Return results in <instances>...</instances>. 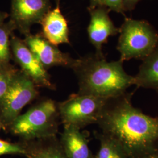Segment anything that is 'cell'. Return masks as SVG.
Segmentation results:
<instances>
[{
  "label": "cell",
  "mask_w": 158,
  "mask_h": 158,
  "mask_svg": "<svg viewBox=\"0 0 158 158\" xmlns=\"http://www.w3.org/2000/svg\"><path fill=\"white\" fill-rule=\"evenodd\" d=\"M125 93L106 100L97 124L118 142L129 158H143L158 150V117L134 107Z\"/></svg>",
  "instance_id": "6da1fadb"
},
{
  "label": "cell",
  "mask_w": 158,
  "mask_h": 158,
  "mask_svg": "<svg viewBox=\"0 0 158 158\" xmlns=\"http://www.w3.org/2000/svg\"><path fill=\"white\" fill-rule=\"evenodd\" d=\"M77 76L78 93L107 100L124 94L134 85V76L125 71L123 62H108L95 53L75 59L72 68Z\"/></svg>",
  "instance_id": "7a4b0ae2"
},
{
  "label": "cell",
  "mask_w": 158,
  "mask_h": 158,
  "mask_svg": "<svg viewBox=\"0 0 158 158\" xmlns=\"http://www.w3.org/2000/svg\"><path fill=\"white\" fill-rule=\"evenodd\" d=\"M59 118L57 104L46 99L20 114L9 127L21 142L30 141L56 136Z\"/></svg>",
  "instance_id": "3957f363"
},
{
  "label": "cell",
  "mask_w": 158,
  "mask_h": 158,
  "mask_svg": "<svg viewBox=\"0 0 158 158\" xmlns=\"http://www.w3.org/2000/svg\"><path fill=\"white\" fill-rule=\"evenodd\" d=\"M158 46V32L149 23L125 18L119 28L117 49L122 62L132 59L143 60Z\"/></svg>",
  "instance_id": "277c9868"
},
{
  "label": "cell",
  "mask_w": 158,
  "mask_h": 158,
  "mask_svg": "<svg viewBox=\"0 0 158 158\" xmlns=\"http://www.w3.org/2000/svg\"><path fill=\"white\" fill-rule=\"evenodd\" d=\"M37 86L21 70L17 69L0 102V121L9 127L22 110L38 96Z\"/></svg>",
  "instance_id": "5b68a950"
},
{
  "label": "cell",
  "mask_w": 158,
  "mask_h": 158,
  "mask_svg": "<svg viewBox=\"0 0 158 158\" xmlns=\"http://www.w3.org/2000/svg\"><path fill=\"white\" fill-rule=\"evenodd\" d=\"M106 100L94 96L73 94L57 104L59 117L64 126L81 130L97 124Z\"/></svg>",
  "instance_id": "8992f818"
},
{
  "label": "cell",
  "mask_w": 158,
  "mask_h": 158,
  "mask_svg": "<svg viewBox=\"0 0 158 158\" xmlns=\"http://www.w3.org/2000/svg\"><path fill=\"white\" fill-rule=\"evenodd\" d=\"M11 55L23 72L31 79L37 87L54 89L51 77L23 40L12 34L10 40Z\"/></svg>",
  "instance_id": "52a82bcc"
},
{
  "label": "cell",
  "mask_w": 158,
  "mask_h": 158,
  "mask_svg": "<svg viewBox=\"0 0 158 158\" xmlns=\"http://www.w3.org/2000/svg\"><path fill=\"white\" fill-rule=\"evenodd\" d=\"M51 0H11L10 20L24 36L34 24L40 23L51 10Z\"/></svg>",
  "instance_id": "ba28073f"
},
{
  "label": "cell",
  "mask_w": 158,
  "mask_h": 158,
  "mask_svg": "<svg viewBox=\"0 0 158 158\" xmlns=\"http://www.w3.org/2000/svg\"><path fill=\"white\" fill-rule=\"evenodd\" d=\"M23 40L46 70L55 66L71 69L73 66L75 59L49 42L40 33L29 34L25 36Z\"/></svg>",
  "instance_id": "9c48e42d"
},
{
  "label": "cell",
  "mask_w": 158,
  "mask_h": 158,
  "mask_svg": "<svg viewBox=\"0 0 158 158\" xmlns=\"http://www.w3.org/2000/svg\"><path fill=\"white\" fill-rule=\"evenodd\" d=\"M90 16V23L87 28L89 40L95 48V54L104 56L102 52L103 45L107 42L110 36L119 34V28L117 27L109 16L111 11L106 7L88 8Z\"/></svg>",
  "instance_id": "30bf717a"
},
{
  "label": "cell",
  "mask_w": 158,
  "mask_h": 158,
  "mask_svg": "<svg viewBox=\"0 0 158 158\" xmlns=\"http://www.w3.org/2000/svg\"><path fill=\"white\" fill-rule=\"evenodd\" d=\"M40 24L42 36L52 45L57 46L70 44L68 22L60 11V5H56L48 12Z\"/></svg>",
  "instance_id": "8fae6325"
},
{
  "label": "cell",
  "mask_w": 158,
  "mask_h": 158,
  "mask_svg": "<svg viewBox=\"0 0 158 158\" xmlns=\"http://www.w3.org/2000/svg\"><path fill=\"white\" fill-rule=\"evenodd\" d=\"M60 143L68 158H93L87 134L72 126H64Z\"/></svg>",
  "instance_id": "7c38bea8"
},
{
  "label": "cell",
  "mask_w": 158,
  "mask_h": 158,
  "mask_svg": "<svg viewBox=\"0 0 158 158\" xmlns=\"http://www.w3.org/2000/svg\"><path fill=\"white\" fill-rule=\"evenodd\" d=\"M21 142L27 158H68L56 136Z\"/></svg>",
  "instance_id": "4fadbf2b"
},
{
  "label": "cell",
  "mask_w": 158,
  "mask_h": 158,
  "mask_svg": "<svg viewBox=\"0 0 158 158\" xmlns=\"http://www.w3.org/2000/svg\"><path fill=\"white\" fill-rule=\"evenodd\" d=\"M134 85L137 88L152 89L158 94V46L142 60L134 76Z\"/></svg>",
  "instance_id": "5bb4252c"
},
{
  "label": "cell",
  "mask_w": 158,
  "mask_h": 158,
  "mask_svg": "<svg viewBox=\"0 0 158 158\" xmlns=\"http://www.w3.org/2000/svg\"><path fill=\"white\" fill-rule=\"evenodd\" d=\"M100 141V148L93 158H129L127 153L118 142L102 133H96Z\"/></svg>",
  "instance_id": "9a60e30c"
},
{
  "label": "cell",
  "mask_w": 158,
  "mask_h": 158,
  "mask_svg": "<svg viewBox=\"0 0 158 158\" xmlns=\"http://www.w3.org/2000/svg\"><path fill=\"white\" fill-rule=\"evenodd\" d=\"M15 31V25L10 19L0 25V64L10 63L12 56L10 40Z\"/></svg>",
  "instance_id": "2e32d148"
},
{
  "label": "cell",
  "mask_w": 158,
  "mask_h": 158,
  "mask_svg": "<svg viewBox=\"0 0 158 158\" xmlns=\"http://www.w3.org/2000/svg\"><path fill=\"white\" fill-rule=\"evenodd\" d=\"M17 70L10 63L0 64V102L5 95Z\"/></svg>",
  "instance_id": "e0dca14e"
},
{
  "label": "cell",
  "mask_w": 158,
  "mask_h": 158,
  "mask_svg": "<svg viewBox=\"0 0 158 158\" xmlns=\"http://www.w3.org/2000/svg\"><path fill=\"white\" fill-rule=\"evenodd\" d=\"M89 2L90 5L88 8L106 7L111 11L124 15L123 0H89Z\"/></svg>",
  "instance_id": "ac0fdd59"
},
{
  "label": "cell",
  "mask_w": 158,
  "mask_h": 158,
  "mask_svg": "<svg viewBox=\"0 0 158 158\" xmlns=\"http://www.w3.org/2000/svg\"><path fill=\"white\" fill-rule=\"evenodd\" d=\"M5 155H25V149L21 142L12 143L0 139V156Z\"/></svg>",
  "instance_id": "d6986e66"
},
{
  "label": "cell",
  "mask_w": 158,
  "mask_h": 158,
  "mask_svg": "<svg viewBox=\"0 0 158 158\" xmlns=\"http://www.w3.org/2000/svg\"><path fill=\"white\" fill-rule=\"evenodd\" d=\"M140 1L141 0H123L124 11H131L134 10Z\"/></svg>",
  "instance_id": "ffe728a7"
},
{
  "label": "cell",
  "mask_w": 158,
  "mask_h": 158,
  "mask_svg": "<svg viewBox=\"0 0 158 158\" xmlns=\"http://www.w3.org/2000/svg\"><path fill=\"white\" fill-rule=\"evenodd\" d=\"M10 14L6 12L0 11V25L6 22V19L9 18Z\"/></svg>",
  "instance_id": "44dd1931"
},
{
  "label": "cell",
  "mask_w": 158,
  "mask_h": 158,
  "mask_svg": "<svg viewBox=\"0 0 158 158\" xmlns=\"http://www.w3.org/2000/svg\"><path fill=\"white\" fill-rule=\"evenodd\" d=\"M143 158H158V150L147 155Z\"/></svg>",
  "instance_id": "7402d4cb"
},
{
  "label": "cell",
  "mask_w": 158,
  "mask_h": 158,
  "mask_svg": "<svg viewBox=\"0 0 158 158\" xmlns=\"http://www.w3.org/2000/svg\"><path fill=\"white\" fill-rule=\"evenodd\" d=\"M56 4V5H60V2L61 0H54Z\"/></svg>",
  "instance_id": "603a6c76"
},
{
  "label": "cell",
  "mask_w": 158,
  "mask_h": 158,
  "mask_svg": "<svg viewBox=\"0 0 158 158\" xmlns=\"http://www.w3.org/2000/svg\"><path fill=\"white\" fill-rule=\"evenodd\" d=\"M2 127V124H1V121H0V129ZM3 128V127H2Z\"/></svg>",
  "instance_id": "cb8c5ba5"
}]
</instances>
